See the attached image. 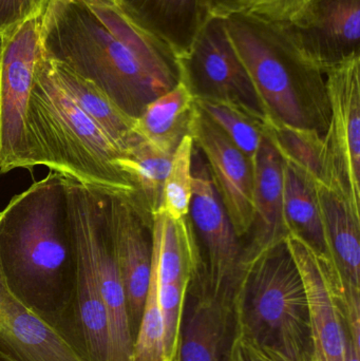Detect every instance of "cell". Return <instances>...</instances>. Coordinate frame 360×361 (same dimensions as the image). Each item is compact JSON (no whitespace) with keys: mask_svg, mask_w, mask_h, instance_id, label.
<instances>
[{"mask_svg":"<svg viewBox=\"0 0 360 361\" xmlns=\"http://www.w3.org/2000/svg\"><path fill=\"white\" fill-rule=\"evenodd\" d=\"M32 4H34L38 12L42 13V6H44V0H31Z\"/></svg>","mask_w":360,"mask_h":361,"instance_id":"obj_32","label":"cell"},{"mask_svg":"<svg viewBox=\"0 0 360 361\" xmlns=\"http://www.w3.org/2000/svg\"><path fill=\"white\" fill-rule=\"evenodd\" d=\"M187 129L194 147L206 160L211 182L236 235L240 239L245 237L251 233L255 220L252 161L196 105Z\"/></svg>","mask_w":360,"mask_h":361,"instance_id":"obj_10","label":"cell"},{"mask_svg":"<svg viewBox=\"0 0 360 361\" xmlns=\"http://www.w3.org/2000/svg\"><path fill=\"white\" fill-rule=\"evenodd\" d=\"M30 165L44 166L107 197L132 203L135 188L116 166L118 145L77 107L42 53L25 118Z\"/></svg>","mask_w":360,"mask_h":361,"instance_id":"obj_3","label":"cell"},{"mask_svg":"<svg viewBox=\"0 0 360 361\" xmlns=\"http://www.w3.org/2000/svg\"><path fill=\"white\" fill-rule=\"evenodd\" d=\"M194 105L253 162L264 137L261 122L228 102L194 99Z\"/></svg>","mask_w":360,"mask_h":361,"instance_id":"obj_27","label":"cell"},{"mask_svg":"<svg viewBox=\"0 0 360 361\" xmlns=\"http://www.w3.org/2000/svg\"><path fill=\"white\" fill-rule=\"evenodd\" d=\"M194 97L180 80L171 90L149 104L135 122L139 137L167 147L177 148L187 133Z\"/></svg>","mask_w":360,"mask_h":361,"instance_id":"obj_25","label":"cell"},{"mask_svg":"<svg viewBox=\"0 0 360 361\" xmlns=\"http://www.w3.org/2000/svg\"><path fill=\"white\" fill-rule=\"evenodd\" d=\"M0 267L13 294L80 353L77 252L65 177L50 171L0 212Z\"/></svg>","mask_w":360,"mask_h":361,"instance_id":"obj_2","label":"cell"},{"mask_svg":"<svg viewBox=\"0 0 360 361\" xmlns=\"http://www.w3.org/2000/svg\"><path fill=\"white\" fill-rule=\"evenodd\" d=\"M201 18H226L237 13L247 12L253 0H198Z\"/></svg>","mask_w":360,"mask_h":361,"instance_id":"obj_30","label":"cell"},{"mask_svg":"<svg viewBox=\"0 0 360 361\" xmlns=\"http://www.w3.org/2000/svg\"><path fill=\"white\" fill-rule=\"evenodd\" d=\"M194 150V140L190 133H186L173 154L170 169L163 185L160 207L156 214L173 220H180L190 216Z\"/></svg>","mask_w":360,"mask_h":361,"instance_id":"obj_28","label":"cell"},{"mask_svg":"<svg viewBox=\"0 0 360 361\" xmlns=\"http://www.w3.org/2000/svg\"><path fill=\"white\" fill-rule=\"evenodd\" d=\"M254 235L247 248L264 247L285 239L283 160L263 137L253 162Z\"/></svg>","mask_w":360,"mask_h":361,"instance_id":"obj_19","label":"cell"},{"mask_svg":"<svg viewBox=\"0 0 360 361\" xmlns=\"http://www.w3.org/2000/svg\"><path fill=\"white\" fill-rule=\"evenodd\" d=\"M0 360L86 361L65 335L38 317L13 294L1 267Z\"/></svg>","mask_w":360,"mask_h":361,"instance_id":"obj_16","label":"cell"},{"mask_svg":"<svg viewBox=\"0 0 360 361\" xmlns=\"http://www.w3.org/2000/svg\"><path fill=\"white\" fill-rule=\"evenodd\" d=\"M1 49H2V37L0 35V55H1Z\"/></svg>","mask_w":360,"mask_h":361,"instance_id":"obj_33","label":"cell"},{"mask_svg":"<svg viewBox=\"0 0 360 361\" xmlns=\"http://www.w3.org/2000/svg\"><path fill=\"white\" fill-rule=\"evenodd\" d=\"M190 214L205 250L198 276L213 296L232 307L243 248L203 162L192 173Z\"/></svg>","mask_w":360,"mask_h":361,"instance_id":"obj_8","label":"cell"},{"mask_svg":"<svg viewBox=\"0 0 360 361\" xmlns=\"http://www.w3.org/2000/svg\"><path fill=\"white\" fill-rule=\"evenodd\" d=\"M315 192L327 240L325 263L353 341L360 345V218L342 190L316 188Z\"/></svg>","mask_w":360,"mask_h":361,"instance_id":"obj_11","label":"cell"},{"mask_svg":"<svg viewBox=\"0 0 360 361\" xmlns=\"http://www.w3.org/2000/svg\"><path fill=\"white\" fill-rule=\"evenodd\" d=\"M232 307L238 336L270 361H315L310 305L285 239L244 248Z\"/></svg>","mask_w":360,"mask_h":361,"instance_id":"obj_4","label":"cell"},{"mask_svg":"<svg viewBox=\"0 0 360 361\" xmlns=\"http://www.w3.org/2000/svg\"><path fill=\"white\" fill-rule=\"evenodd\" d=\"M280 23L323 74L360 53V0H306Z\"/></svg>","mask_w":360,"mask_h":361,"instance_id":"obj_12","label":"cell"},{"mask_svg":"<svg viewBox=\"0 0 360 361\" xmlns=\"http://www.w3.org/2000/svg\"><path fill=\"white\" fill-rule=\"evenodd\" d=\"M283 223L285 231L310 246L328 262L327 240L315 189L283 162Z\"/></svg>","mask_w":360,"mask_h":361,"instance_id":"obj_24","label":"cell"},{"mask_svg":"<svg viewBox=\"0 0 360 361\" xmlns=\"http://www.w3.org/2000/svg\"><path fill=\"white\" fill-rule=\"evenodd\" d=\"M105 214L135 341L151 277L152 239L148 233L149 223L130 201L122 197L106 195Z\"/></svg>","mask_w":360,"mask_h":361,"instance_id":"obj_13","label":"cell"},{"mask_svg":"<svg viewBox=\"0 0 360 361\" xmlns=\"http://www.w3.org/2000/svg\"><path fill=\"white\" fill-rule=\"evenodd\" d=\"M237 336L232 305L213 296L194 276L184 299L175 361H230Z\"/></svg>","mask_w":360,"mask_h":361,"instance_id":"obj_14","label":"cell"},{"mask_svg":"<svg viewBox=\"0 0 360 361\" xmlns=\"http://www.w3.org/2000/svg\"><path fill=\"white\" fill-rule=\"evenodd\" d=\"M40 16V15H39ZM32 17L2 37L0 55V173L32 171L25 118L40 54V18Z\"/></svg>","mask_w":360,"mask_h":361,"instance_id":"obj_7","label":"cell"},{"mask_svg":"<svg viewBox=\"0 0 360 361\" xmlns=\"http://www.w3.org/2000/svg\"><path fill=\"white\" fill-rule=\"evenodd\" d=\"M49 61L55 78L61 88L123 152L135 135L137 118L125 114L104 91L90 80L72 71L63 63L51 59Z\"/></svg>","mask_w":360,"mask_h":361,"instance_id":"obj_22","label":"cell"},{"mask_svg":"<svg viewBox=\"0 0 360 361\" xmlns=\"http://www.w3.org/2000/svg\"><path fill=\"white\" fill-rule=\"evenodd\" d=\"M230 361H270L260 355L255 349L251 347L247 341L240 336H237L232 345Z\"/></svg>","mask_w":360,"mask_h":361,"instance_id":"obj_31","label":"cell"},{"mask_svg":"<svg viewBox=\"0 0 360 361\" xmlns=\"http://www.w3.org/2000/svg\"><path fill=\"white\" fill-rule=\"evenodd\" d=\"M224 21L268 116L291 126L315 128L310 109L328 108L325 74L285 25L247 12Z\"/></svg>","mask_w":360,"mask_h":361,"instance_id":"obj_5","label":"cell"},{"mask_svg":"<svg viewBox=\"0 0 360 361\" xmlns=\"http://www.w3.org/2000/svg\"><path fill=\"white\" fill-rule=\"evenodd\" d=\"M175 148L160 145L135 133L116 159V166L135 188L132 205L152 225L162 197L163 185L170 169Z\"/></svg>","mask_w":360,"mask_h":361,"instance_id":"obj_20","label":"cell"},{"mask_svg":"<svg viewBox=\"0 0 360 361\" xmlns=\"http://www.w3.org/2000/svg\"><path fill=\"white\" fill-rule=\"evenodd\" d=\"M152 228L158 235L159 283L190 284L202 271L203 260L188 216L173 220L156 214Z\"/></svg>","mask_w":360,"mask_h":361,"instance_id":"obj_23","label":"cell"},{"mask_svg":"<svg viewBox=\"0 0 360 361\" xmlns=\"http://www.w3.org/2000/svg\"><path fill=\"white\" fill-rule=\"evenodd\" d=\"M329 125L325 141L334 169L360 218V53L325 73Z\"/></svg>","mask_w":360,"mask_h":361,"instance_id":"obj_9","label":"cell"},{"mask_svg":"<svg viewBox=\"0 0 360 361\" xmlns=\"http://www.w3.org/2000/svg\"><path fill=\"white\" fill-rule=\"evenodd\" d=\"M262 129L283 162L313 188L338 189L346 193L334 169L325 137L316 128L291 126L268 116L262 123Z\"/></svg>","mask_w":360,"mask_h":361,"instance_id":"obj_18","label":"cell"},{"mask_svg":"<svg viewBox=\"0 0 360 361\" xmlns=\"http://www.w3.org/2000/svg\"><path fill=\"white\" fill-rule=\"evenodd\" d=\"M40 53L97 85L137 118L180 80L175 51L116 0H44Z\"/></svg>","mask_w":360,"mask_h":361,"instance_id":"obj_1","label":"cell"},{"mask_svg":"<svg viewBox=\"0 0 360 361\" xmlns=\"http://www.w3.org/2000/svg\"><path fill=\"white\" fill-rule=\"evenodd\" d=\"M0 361H2V360H0Z\"/></svg>","mask_w":360,"mask_h":361,"instance_id":"obj_34","label":"cell"},{"mask_svg":"<svg viewBox=\"0 0 360 361\" xmlns=\"http://www.w3.org/2000/svg\"><path fill=\"white\" fill-rule=\"evenodd\" d=\"M285 242L302 276L310 305L315 361H345L347 341H353L352 333L325 261L295 235L287 233Z\"/></svg>","mask_w":360,"mask_h":361,"instance_id":"obj_15","label":"cell"},{"mask_svg":"<svg viewBox=\"0 0 360 361\" xmlns=\"http://www.w3.org/2000/svg\"><path fill=\"white\" fill-rule=\"evenodd\" d=\"M180 80L194 99L228 102L263 123L268 116L220 17H204L187 50L178 56Z\"/></svg>","mask_w":360,"mask_h":361,"instance_id":"obj_6","label":"cell"},{"mask_svg":"<svg viewBox=\"0 0 360 361\" xmlns=\"http://www.w3.org/2000/svg\"><path fill=\"white\" fill-rule=\"evenodd\" d=\"M69 210L77 252L75 324L78 345L86 361H110L107 315L97 271L82 225L70 204Z\"/></svg>","mask_w":360,"mask_h":361,"instance_id":"obj_17","label":"cell"},{"mask_svg":"<svg viewBox=\"0 0 360 361\" xmlns=\"http://www.w3.org/2000/svg\"><path fill=\"white\" fill-rule=\"evenodd\" d=\"M116 1L137 25L166 42L177 57L187 50L202 21L198 0Z\"/></svg>","mask_w":360,"mask_h":361,"instance_id":"obj_21","label":"cell"},{"mask_svg":"<svg viewBox=\"0 0 360 361\" xmlns=\"http://www.w3.org/2000/svg\"><path fill=\"white\" fill-rule=\"evenodd\" d=\"M151 277L130 361H168L164 345V324L158 295V235L151 226Z\"/></svg>","mask_w":360,"mask_h":361,"instance_id":"obj_26","label":"cell"},{"mask_svg":"<svg viewBox=\"0 0 360 361\" xmlns=\"http://www.w3.org/2000/svg\"><path fill=\"white\" fill-rule=\"evenodd\" d=\"M306 0H253L247 13L275 23L289 21Z\"/></svg>","mask_w":360,"mask_h":361,"instance_id":"obj_29","label":"cell"}]
</instances>
